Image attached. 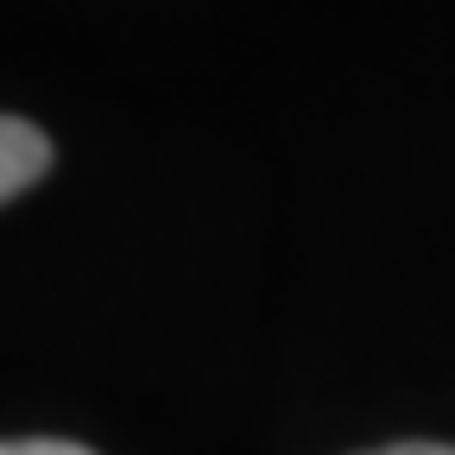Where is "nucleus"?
<instances>
[{"label":"nucleus","mask_w":455,"mask_h":455,"mask_svg":"<svg viewBox=\"0 0 455 455\" xmlns=\"http://www.w3.org/2000/svg\"><path fill=\"white\" fill-rule=\"evenodd\" d=\"M367 455H455V443H386V449H367Z\"/></svg>","instance_id":"7ed1b4c3"},{"label":"nucleus","mask_w":455,"mask_h":455,"mask_svg":"<svg viewBox=\"0 0 455 455\" xmlns=\"http://www.w3.org/2000/svg\"><path fill=\"white\" fill-rule=\"evenodd\" d=\"M0 455H95V449L64 443V436H20V443H0Z\"/></svg>","instance_id":"f03ea898"},{"label":"nucleus","mask_w":455,"mask_h":455,"mask_svg":"<svg viewBox=\"0 0 455 455\" xmlns=\"http://www.w3.org/2000/svg\"><path fill=\"white\" fill-rule=\"evenodd\" d=\"M44 171H51V140L20 114H0V203L26 196Z\"/></svg>","instance_id":"f257e3e1"}]
</instances>
